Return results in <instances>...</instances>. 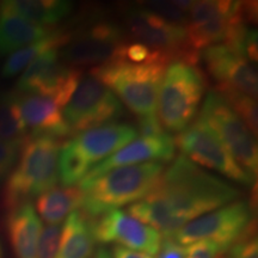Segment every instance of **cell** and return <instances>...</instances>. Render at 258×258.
<instances>
[{
  "label": "cell",
  "instance_id": "obj_18",
  "mask_svg": "<svg viewBox=\"0 0 258 258\" xmlns=\"http://www.w3.org/2000/svg\"><path fill=\"white\" fill-rule=\"evenodd\" d=\"M22 117L30 135H48L61 140L72 135L63 118L61 106L53 99L43 96L17 93Z\"/></svg>",
  "mask_w": 258,
  "mask_h": 258
},
{
  "label": "cell",
  "instance_id": "obj_6",
  "mask_svg": "<svg viewBox=\"0 0 258 258\" xmlns=\"http://www.w3.org/2000/svg\"><path fill=\"white\" fill-rule=\"evenodd\" d=\"M166 62L133 63L115 60L91 70V76L102 82L138 117L156 115L158 93Z\"/></svg>",
  "mask_w": 258,
  "mask_h": 258
},
{
  "label": "cell",
  "instance_id": "obj_25",
  "mask_svg": "<svg viewBox=\"0 0 258 258\" xmlns=\"http://www.w3.org/2000/svg\"><path fill=\"white\" fill-rule=\"evenodd\" d=\"M28 129L22 117L17 92L0 97V141L22 144Z\"/></svg>",
  "mask_w": 258,
  "mask_h": 258
},
{
  "label": "cell",
  "instance_id": "obj_33",
  "mask_svg": "<svg viewBox=\"0 0 258 258\" xmlns=\"http://www.w3.org/2000/svg\"><path fill=\"white\" fill-rule=\"evenodd\" d=\"M159 257L158 258H184L185 249L176 243L172 238H165L161 241V246L159 250Z\"/></svg>",
  "mask_w": 258,
  "mask_h": 258
},
{
  "label": "cell",
  "instance_id": "obj_27",
  "mask_svg": "<svg viewBox=\"0 0 258 258\" xmlns=\"http://www.w3.org/2000/svg\"><path fill=\"white\" fill-rule=\"evenodd\" d=\"M192 3L194 2H185V0H173V2L156 0V2L144 3V5L141 6L147 9L148 11H152L160 17L165 18L166 21L185 27L189 10L191 8Z\"/></svg>",
  "mask_w": 258,
  "mask_h": 258
},
{
  "label": "cell",
  "instance_id": "obj_24",
  "mask_svg": "<svg viewBox=\"0 0 258 258\" xmlns=\"http://www.w3.org/2000/svg\"><path fill=\"white\" fill-rule=\"evenodd\" d=\"M70 31H66L64 29H55L49 36L12 53L3 64L2 77L12 78L25 71L32 61L46 51L63 48L70 40Z\"/></svg>",
  "mask_w": 258,
  "mask_h": 258
},
{
  "label": "cell",
  "instance_id": "obj_26",
  "mask_svg": "<svg viewBox=\"0 0 258 258\" xmlns=\"http://www.w3.org/2000/svg\"><path fill=\"white\" fill-rule=\"evenodd\" d=\"M220 95L230 104L235 114L239 116L241 121L246 124L251 133L256 137L258 132V108L256 99L250 96L235 92H225Z\"/></svg>",
  "mask_w": 258,
  "mask_h": 258
},
{
  "label": "cell",
  "instance_id": "obj_20",
  "mask_svg": "<svg viewBox=\"0 0 258 258\" xmlns=\"http://www.w3.org/2000/svg\"><path fill=\"white\" fill-rule=\"evenodd\" d=\"M73 4L67 0H8L0 3V14L14 15L42 27L60 23L71 15Z\"/></svg>",
  "mask_w": 258,
  "mask_h": 258
},
{
  "label": "cell",
  "instance_id": "obj_14",
  "mask_svg": "<svg viewBox=\"0 0 258 258\" xmlns=\"http://www.w3.org/2000/svg\"><path fill=\"white\" fill-rule=\"evenodd\" d=\"M124 28L134 42L161 51L173 61L183 60L192 64L198 62L200 55L192 53L186 44L185 28L166 21L141 5L128 10Z\"/></svg>",
  "mask_w": 258,
  "mask_h": 258
},
{
  "label": "cell",
  "instance_id": "obj_19",
  "mask_svg": "<svg viewBox=\"0 0 258 258\" xmlns=\"http://www.w3.org/2000/svg\"><path fill=\"white\" fill-rule=\"evenodd\" d=\"M6 228L16 257L36 258L42 224L31 202L21 203L10 209Z\"/></svg>",
  "mask_w": 258,
  "mask_h": 258
},
{
  "label": "cell",
  "instance_id": "obj_21",
  "mask_svg": "<svg viewBox=\"0 0 258 258\" xmlns=\"http://www.w3.org/2000/svg\"><path fill=\"white\" fill-rule=\"evenodd\" d=\"M95 243L90 219L84 213L74 211L62 226L55 258H90Z\"/></svg>",
  "mask_w": 258,
  "mask_h": 258
},
{
  "label": "cell",
  "instance_id": "obj_5",
  "mask_svg": "<svg viewBox=\"0 0 258 258\" xmlns=\"http://www.w3.org/2000/svg\"><path fill=\"white\" fill-rule=\"evenodd\" d=\"M137 128L112 122L78 133L62 144L59 157V179L63 186L79 183L96 163L104 160L135 140Z\"/></svg>",
  "mask_w": 258,
  "mask_h": 258
},
{
  "label": "cell",
  "instance_id": "obj_29",
  "mask_svg": "<svg viewBox=\"0 0 258 258\" xmlns=\"http://www.w3.org/2000/svg\"><path fill=\"white\" fill-rule=\"evenodd\" d=\"M230 258H258L256 226L230 247Z\"/></svg>",
  "mask_w": 258,
  "mask_h": 258
},
{
  "label": "cell",
  "instance_id": "obj_15",
  "mask_svg": "<svg viewBox=\"0 0 258 258\" xmlns=\"http://www.w3.org/2000/svg\"><path fill=\"white\" fill-rule=\"evenodd\" d=\"M200 56L208 74L217 84L215 91L241 93L257 98V71L246 56L226 44L206 48Z\"/></svg>",
  "mask_w": 258,
  "mask_h": 258
},
{
  "label": "cell",
  "instance_id": "obj_17",
  "mask_svg": "<svg viewBox=\"0 0 258 258\" xmlns=\"http://www.w3.org/2000/svg\"><path fill=\"white\" fill-rule=\"evenodd\" d=\"M175 141L167 132L156 137H140L93 166L83 179L95 178L115 167L138 165L151 160L164 164L175 158Z\"/></svg>",
  "mask_w": 258,
  "mask_h": 258
},
{
  "label": "cell",
  "instance_id": "obj_11",
  "mask_svg": "<svg viewBox=\"0 0 258 258\" xmlns=\"http://www.w3.org/2000/svg\"><path fill=\"white\" fill-rule=\"evenodd\" d=\"M175 146L192 163L217 171L244 186H251L254 178L235 161L230 151L213 129L199 116L173 139Z\"/></svg>",
  "mask_w": 258,
  "mask_h": 258
},
{
  "label": "cell",
  "instance_id": "obj_32",
  "mask_svg": "<svg viewBox=\"0 0 258 258\" xmlns=\"http://www.w3.org/2000/svg\"><path fill=\"white\" fill-rule=\"evenodd\" d=\"M138 129L139 134L141 137H156V135L166 133V131L160 124V122L156 115L146 116V117H139Z\"/></svg>",
  "mask_w": 258,
  "mask_h": 258
},
{
  "label": "cell",
  "instance_id": "obj_16",
  "mask_svg": "<svg viewBox=\"0 0 258 258\" xmlns=\"http://www.w3.org/2000/svg\"><path fill=\"white\" fill-rule=\"evenodd\" d=\"M90 222L97 243L122 245L125 249L144 251L151 256L159 252L163 241L159 232L128 215L127 212L115 209Z\"/></svg>",
  "mask_w": 258,
  "mask_h": 258
},
{
  "label": "cell",
  "instance_id": "obj_22",
  "mask_svg": "<svg viewBox=\"0 0 258 258\" xmlns=\"http://www.w3.org/2000/svg\"><path fill=\"white\" fill-rule=\"evenodd\" d=\"M55 29L42 27L14 15L0 14V57L49 36Z\"/></svg>",
  "mask_w": 258,
  "mask_h": 258
},
{
  "label": "cell",
  "instance_id": "obj_31",
  "mask_svg": "<svg viewBox=\"0 0 258 258\" xmlns=\"http://www.w3.org/2000/svg\"><path fill=\"white\" fill-rule=\"evenodd\" d=\"M226 251L218 244L209 240H201L189 244L184 258H222Z\"/></svg>",
  "mask_w": 258,
  "mask_h": 258
},
{
  "label": "cell",
  "instance_id": "obj_8",
  "mask_svg": "<svg viewBox=\"0 0 258 258\" xmlns=\"http://www.w3.org/2000/svg\"><path fill=\"white\" fill-rule=\"evenodd\" d=\"M70 40L60 55L64 62L76 67L102 66L120 59L125 44L123 28L105 18H95L70 31Z\"/></svg>",
  "mask_w": 258,
  "mask_h": 258
},
{
  "label": "cell",
  "instance_id": "obj_1",
  "mask_svg": "<svg viewBox=\"0 0 258 258\" xmlns=\"http://www.w3.org/2000/svg\"><path fill=\"white\" fill-rule=\"evenodd\" d=\"M240 191L182 154L163 171L146 198L131 205L127 213L172 238L188 222L233 202Z\"/></svg>",
  "mask_w": 258,
  "mask_h": 258
},
{
  "label": "cell",
  "instance_id": "obj_28",
  "mask_svg": "<svg viewBox=\"0 0 258 258\" xmlns=\"http://www.w3.org/2000/svg\"><path fill=\"white\" fill-rule=\"evenodd\" d=\"M62 227L60 225H47L41 232L36 258H55L59 247Z\"/></svg>",
  "mask_w": 258,
  "mask_h": 258
},
{
  "label": "cell",
  "instance_id": "obj_12",
  "mask_svg": "<svg viewBox=\"0 0 258 258\" xmlns=\"http://www.w3.org/2000/svg\"><path fill=\"white\" fill-rule=\"evenodd\" d=\"M82 79V71L67 64L61 59L59 49H53L25 69L17 82V92L47 97L59 106H64Z\"/></svg>",
  "mask_w": 258,
  "mask_h": 258
},
{
  "label": "cell",
  "instance_id": "obj_10",
  "mask_svg": "<svg viewBox=\"0 0 258 258\" xmlns=\"http://www.w3.org/2000/svg\"><path fill=\"white\" fill-rule=\"evenodd\" d=\"M200 117L213 129L239 165L256 179L258 171L257 140L220 93L209 91Z\"/></svg>",
  "mask_w": 258,
  "mask_h": 258
},
{
  "label": "cell",
  "instance_id": "obj_2",
  "mask_svg": "<svg viewBox=\"0 0 258 258\" xmlns=\"http://www.w3.org/2000/svg\"><path fill=\"white\" fill-rule=\"evenodd\" d=\"M256 3L194 2L184 27L188 48L200 55L206 48L226 44L241 53L250 23L256 18Z\"/></svg>",
  "mask_w": 258,
  "mask_h": 258
},
{
  "label": "cell",
  "instance_id": "obj_7",
  "mask_svg": "<svg viewBox=\"0 0 258 258\" xmlns=\"http://www.w3.org/2000/svg\"><path fill=\"white\" fill-rule=\"evenodd\" d=\"M205 74L183 60L172 61L165 71L158 93V120L172 133L182 132L191 123L206 92Z\"/></svg>",
  "mask_w": 258,
  "mask_h": 258
},
{
  "label": "cell",
  "instance_id": "obj_23",
  "mask_svg": "<svg viewBox=\"0 0 258 258\" xmlns=\"http://www.w3.org/2000/svg\"><path fill=\"white\" fill-rule=\"evenodd\" d=\"M83 191L79 186H54L36 200V213L48 225H60L71 213L82 208Z\"/></svg>",
  "mask_w": 258,
  "mask_h": 258
},
{
  "label": "cell",
  "instance_id": "obj_30",
  "mask_svg": "<svg viewBox=\"0 0 258 258\" xmlns=\"http://www.w3.org/2000/svg\"><path fill=\"white\" fill-rule=\"evenodd\" d=\"M22 144L0 141V183L10 175V172L14 169Z\"/></svg>",
  "mask_w": 258,
  "mask_h": 258
},
{
  "label": "cell",
  "instance_id": "obj_35",
  "mask_svg": "<svg viewBox=\"0 0 258 258\" xmlns=\"http://www.w3.org/2000/svg\"><path fill=\"white\" fill-rule=\"evenodd\" d=\"M95 258H111V254L106 249H99L96 252Z\"/></svg>",
  "mask_w": 258,
  "mask_h": 258
},
{
  "label": "cell",
  "instance_id": "obj_36",
  "mask_svg": "<svg viewBox=\"0 0 258 258\" xmlns=\"http://www.w3.org/2000/svg\"><path fill=\"white\" fill-rule=\"evenodd\" d=\"M0 258H3V246H2V243H0Z\"/></svg>",
  "mask_w": 258,
  "mask_h": 258
},
{
  "label": "cell",
  "instance_id": "obj_34",
  "mask_svg": "<svg viewBox=\"0 0 258 258\" xmlns=\"http://www.w3.org/2000/svg\"><path fill=\"white\" fill-rule=\"evenodd\" d=\"M111 258H153L151 254L145 252H139L131 249H125L122 246H114L112 247Z\"/></svg>",
  "mask_w": 258,
  "mask_h": 258
},
{
  "label": "cell",
  "instance_id": "obj_9",
  "mask_svg": "<svg viewBox=\"0 0 258 258\" xmlns=\"http://www.w3.org/2000/svg\"><path fill=\"white\" fill-rule=\"evenodd\" d=\"M254 226L252 205L246 200H235L188 222L172 239L179 245L209 240L227 251Z\"/></svg>",
  "mask_w": 258,
  "mask_h": 258
},
{
  "label": "cell",
  "instance_id": "obj_13",
  "mask_svg": "<svg viewBox=\"0 0 258 258\" xmlns=\"http://www.w3.org/2000/svg\"><path fill=\"white\" fill-rule=\"evenodd\" d=\"M62 114L72 134H78L112 123L123 114V106L112 91L90 74L79 83Z\"/></svg>",
  "mask_w": 258,
  "mask_h": 258
},
{
  "label": "cell",
  "instance_id": "obj_3",
  "mask_svg": "<svg viewBox=\"0 0 258 258\" xmlns=\"http://www.w3.org/2000/svg\"><path fill=\"white\" fill-rule=\"evenodd\" d=\"M163 171V163L150 161L115 167L95 178L82 179L78 186L83 191L84 214L96 219L122 206L141 201L152 191Z\"/></svg>",
  "mask_w": 258,
  "mask_h": 258
},
{
  "label": "cell",
  "instance_id": "obj_4",
  "mask_svg": "<svg viewBox=\"0 0 258 258\" xmlns=\"http://www.w3.org/2000/svg\"><path fill=\"white\" fill-rule=\"evenodd\" d=\"M59 139L48 135H29L22 144L14 169L4 188V203L9 209L32 198H38L59 180Z\"/></svg>",
  "mask_w": 258,
  "mask_h": 258
}]
</instances>
